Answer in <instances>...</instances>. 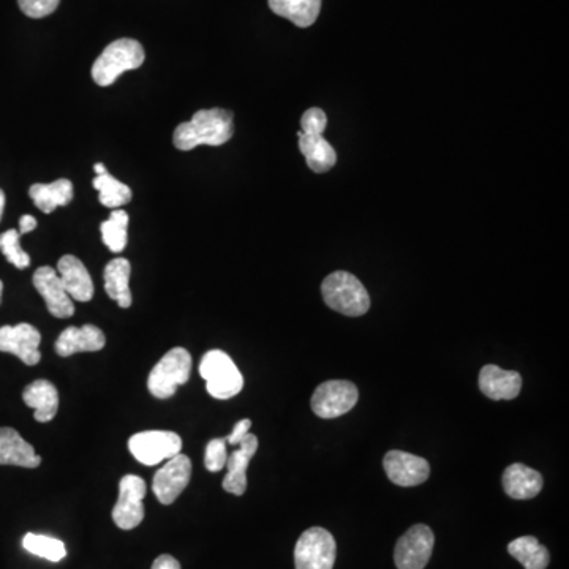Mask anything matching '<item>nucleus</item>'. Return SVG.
I'll use <instances>...</instances> for the list:
<instances>
[{
	"instance_id": "1",
	"label": "nucleus",
	"mask_w": 569,
	"mask_h": 569,
	"mask_svg": "<svg viewBox=\"0 0 569 569\" xmlns=\"http://www.w3.org/2000/svg\"><path fill=\"white\" fill-rule=\"evenodd\" d=\"M234 133L233 114L222 108L200 110L193 114L192 121L176 127L173 143L179 151H193L198 146H222L231 140Z\"/></svg>"
},
{
	"instance_id": "2",
	"label": "nucleus",
	"mask_w": 569,
	"mask_h": 569,
	"mask_svg": "<svg viewBox=\"0 0 569 569\" xmlns=\"http://www.w3.org/2000/svg\"><path fill=\"white\" fill-rule=\"evenodd\" d=\"M326 125L328 117L320 108H310L302 114L299 149L313 173H328L337 163L336 149L323 136Z\"/></svg>"
},
{
	"instance_id": "3",
	"label": "nucleus",
	"mask_w": 569,
	"mask_h": 569,
	"mask_svg": "<svg viewBox=\"0 0 569 569\" xmlns=\"http://www.w3.org/2000/svg\"><path fill=\"white\" fill-rule=\"evenodd\" d=\"M146 53L143 45L133 38H121L103 49L95 64L92 65V80L100 87H108L122 73L136 70L144 64Z\"/></svg>"
},
{
	"instance_id": "4",
	"label": "nucleus",
	"mask_w": 569,
	"mask_h": 569,
	"mask_svg": "<svg viewBox=\"0 0 569 569\" xmlns=\"http://www.w3.org/2000/svg\"><path fill=\"white\" fill-rule=\"evenodd\" d=\"M321 294L328 307L347 317H361L369 312V293L361 280L350 272L337 271L329 274L321 285Z\"/></svg>"
},
{
	"instance_id": "5",
	"label": "nucleus",
	"mask_w": 569,
	"mask_h": 569,
	"mask_svg": "<svg viewBox=\"0 0 569 569\" xmlns=\"http://www.w3.org/2000/svg\"><path fill=\"white\" fill-rule=\"evenodd\" d=\"M200 375L206 381V389L214 399H231L238 396L244 388V377L233 359L222 350H211L203 356Z\"/></svg>"
},
{
	"instance_id": "6",
	"label": "nucleus",
	"mask_w": 569,
	"mask_h": 569,
	"mask_svg": "<svg viewBox=\"0 0 569 569\" xmlns=\"http://www.w3.org/2000/svg\"><path fill=\"white\" fill-rule=\"evenodd\" d=\"M192 372V356L185 348L168 351L151 370L147 378V388L157 399H170L176 394L178 386L185 385Z\"/></svg>"
},
{
	"instance_id": "7",
	"label": "nucleus",
	"mask_w": 569,
	"mask_h": 569,
	"mask_svg": "<svg viewBox=\"0 0 569 569\" xmlns=\"http://www.w3.org/2000/svg\"><path fill=\"white\" fill-rule=\"evenodd\" d=\"M336 539L326 528L312 527L302 533L294 547L296 569H332L336 563Z\"/></svg>"
},
{
	"instance_id": "8",
	"label": "nucleus",
	"mask_w": 569,
	"mask_h": 569,
	"mask_svg": "<svg viewBox=\"0 0 569 569\" xmlns=\"http://www.w3.org/2000/svg\"><path fill=\"white\" fill-rule=\"evenodd\" d=\"M129 449L140 464L154 467L181 453L182 438L170 430H147L130 437Z\"/></svg>"
},
{
	"instance_id": "9",
	"label": "nucleus",
	"mask_w": 569,
	"mask_h": 569,
	"mask_svg": "<svg viewBox=\"0 0 569 569\" xmlns=\"http://www.w3.org/2000/svg\"><path fill=\"white\" fill-rule=\"evenodd\" d=\"M359 391L355 383L329 380L321 383L312 396V410L318 418L334 419L353 410L358 404Z\"/></svg>"
},
{
	"instance_id": "10",
	"label": "nucleus",
	"mask_w": 569,
	"mask_h": 569,
	"mask_svg": "<svg viewBox=\"0 0 569 569\" xmlns=\"http://www.w3.org/2000/svg\"><path fill=\"white\" fill-rule=\"evenodd\" d=\"M434 544L432 528L424 524L415 525L397 541L394 563L399 569H424L432 557Z\"/></svg>"
},
{
	"instance_id": "11",
	"label": "nucleus",
	"mask_w": 569,
	"mask_h": 569,
	"mask_svg": "<svg viewBox=\"0 0 569 569\" xmlns=\"http://www.w3.org/2000/svg\"><path fill=\"white\" fill-rule=\"evenodd\" d=\"M147 487L144 479L127 475L119 483V498L113 509V521L121 530H133L143 522Z\"/></svg>"
},
{
	"instance_id": "12",
	"label": "nucleus",
	"mask_w": 569,
	"mask_h": 569,
	"mask_svg": "<svg viewBox=\"0 0 569 569\" xmlns=\"http://www.w3.org/2000/svg\"><path fill=\"white\" fill-rule=\"evenodd\" d=\"M192 478V462L189 456L179 453L166 460V464L155 473L152 490L162 505H171L189 486Z\"/></svg>"
},
{
	"instance_id": "13",
	"label": "nucleus",
	"mask_w": 569,
	"mask_h": 569,
	"mask_svg": "<svg viewBox=\"0 0 569 569\" xmlns=\"http://www.w3.org/2000/svg\"><path fill=\"white\" fill-rule=\"evenodd\" d=\"M40 342H42L40 332L29 323L0 328V351L12 353L27 366H35L42 359L38 350Z\"/></svg>"
},
{
	"instance_id": "14",
	"label": "nucleus",
	"mask_w": 569,
	"mask_h": 569,
	"mask_svg": "<svg viewBox=\"0 0 569 569\" xmlns=\"http://www.w3.org/2000/svg\"><path fill=\"white\" fill-rule=\"evenodd\" d=\"M34 287L45 299L48 312L56 318H70L75 313V304L62 285L61 277L51 266H42L34 274Z\"/></svg>"
},
{
	"instance_id": "15",
	"label": "nucleus",
	"mask_w": 569,
	"mask_h": 569,
	"mask_svg": "<svg viewBox=\"0 0 569 569\" xmlns=\"http://www.w3.org/2000/svg\"><path fill=\"white\" fill-rule=\"evenodd\" d=\"M383 467L392 483L402 487L419 486L426 483L430 475L426 459L404 451H389L383 459Z\"/></svg>"
},
{
	"instance_id": "16",
	"label": "nucleus",
	"mask_w": 569,
	"mask_h": 569,
	"mask_svg": "<svg viewBox=\"0 0 569 569\" xmlns=\"http://www.w3.org/2000/svg\"><path fill=\"white\" fill-rule=\"evenodd\" d=\"M258 449L257 435L247 434L239 443V449L228 456L227 476L223 478V489L234 495H244L247 490V468Z\"/></svg>"
},
{
	"instance_id": "17",
	"label": "nucleus",
	"mask_w": 569,
	"mask_h": 569,
	"mask_svg": "<svg viewBox=\"0 0 569 569\" xmlns=\"http://www.w3.org/2000/svg\"><path fill=\"white\" fill-rule=\"evenodd\" d=\"M479 389L490 400H513L522 389V377L514 370H503L494 364L479 372Z\"/></svg>"
},
{
	"instance_id": "18",
	"label": "nucleus",
	"mask_w": 569,
	"mask_h": 569,
	"mask_svg": "<svg viewBox=\"0 0 569 569\" xmlns=\"http://www.w3.org/2000/svg\"><path fill=\"white\" fill-rule=\"evenodd\" d=\"M57 274L70 298L80 302H89L94 298V282L80 258L73 255L62 257L57 263Z\"/></svg>"
},
{
	"instance_id": "19",
	"label": "nucleus",
	"mask_w": 569,
	"mask_h": 569,
	"mask_svg": "<svg viewBox=\"0 0 569 569\" xmlns=\"http://www.w3.org/2000/svg\"><path fill=\"white\" fill-rule=\"evenodd\" d=\"M42 457L35 453L34 446L27 443L18 430L0 427V465H16L23 468H37Z\"/></svg>"
},
{
	"instance_id": "20",
	"label": "nucleus",
	"mask_w": 569,
	"mask_h": 569,
	"mask_svg": "<svg viewBox=\"0 0 569 569\" xmlns=\"http://www.w3.org/2000/svg\"><path fill=\"white\" fill-rule=\"evenodd\" d=\"M106 337L102 329L94 325H84L81 328L65 329L56 342L57 355L62 358H68L75 353H83V351H100L105 348Z\"/></svg>"
},
{
	"instance_id": "21",
	"label": "nucleus",
	"mask_w": 569,
	"mask_h": 569,
	"mask_svg": "<svg viewBox=\"0 0 569 569\" xmlns=\"http://www.w3.org/2000/svg\"><path fill=\"white\" fill-rule=\"evenodd\" d=\"M543 476L524 464H513L503 473V489L514 500H530L543 489Z\"/></svg>"
},
{
	"instance_id": "22",
	"label": "nucleus",
	"mask_w": 569,
	"mask_h": 569,
	"mask_svg": "<svg viewBox=\"0 0 569 569\" xmlns=\"http://www.w3.org/2000/svg\"><path fill=\"white\" fill-rule=\"evenodd\" d=\"M24 404L34 408V418L38 423H49L56 418L59 410V392L48 380H35L23 392Z\"/></svg>"
},
{
	"instance_id": "23",
	"label": "nucleus",
	"mask_w": 569,
	"mask_h": 569,
	"mask_svg": "<svg viewBox=\"0 0 569 569\" xmlns=\"http://www.w3.org/2000/svg\"><path fill=\"white\" fill-rule=\"evenodd\" d=\"M130 274H132V264L125 258H114L106 264L105 272H103L106 293L122 309H129L133 302L129 285Z\"/></svg>"
},
{
	"instance_id": "24",
	"label": "nucleus",
	"mask_w": 569,
	"mask_h": 569,
	"mask_svg": "<svg viewBox=\"0 0 569 569\" xmlns=\"http://www.w3.org/2000/svg\"><path fill=\"white\" fill-rule=\"evenodd\" d=\"M29 196L40 211L51 214L54 209L68 206L73 200V184L68 179H57L51 184H34Z\"/></svg>"
},
{
	"instance_id": "25",
	"label": "nucleus",
	"mask_w": 569,
	"mask_h": 569,
	"mask_svg": "<svg viewBox=\"0 0 569 569\" xmlns=\"http://www.w3.org/2000/svg\"><path fill=\"white\" fill-rule=\"evenodd\" d=\"M268 4L276 15L302 29L315 24L321 10V0H268Z\"/></svg>"
},
{
	"instance_id": "26",
	"label": "nucleus",
	"mask_w": 569,
	"mask_h": 569,
	"mask_svg": "<svg viewBox=\"0 0 569 569\" xmlns=\"http://www.w3.org/2000/svg\"><path fill=\"white\" fill-rule=\"evenodd\" d=\"M94 170L97 173V178L94 179L92 184L100 193V203L105 208L119 209L132 200L133 193L129 185H125L124 182L113 178L106 170L105 165L97 163L94 166Z\"/></svg>"
},
{
	"instance_id": "27",
	"label": "nucleus",
	"mask_w": 569,
	"mask_h": 569,
	"mask_svg": "<svg viewBox=\"0 0 569 569\" xmlns=\"http://www.w3.org/2000/svg\"><path fill=\"white\" fill-rule=\"evenodd\" d=\"M509 555L525 569H546L551 562V555L535 536H521L508 544Z\"/></svg>"
},
{
	"instance_id": "28",
	"label": "nucleus",
	"mask_w": 569,
	"mask_h": 569,
	"mask_svg": "<svg viewBox=\"0 0 569 569\" xmlns=\"http://www.w3.org/2000/svg\"><path fill=\"white\" fill-rule=\"evenodd\" d=\"M129 215L122 209L111 212L110 219L100 225L103 244L113 253H121L129 241Z\"/></svg>"
},
{
	"instance_id": "29",
	"label": "nucleus",
	"mask_w": 569,
	"mask_h": 569,
	"mask_svg": "<svg viewBox=\"0 0 569 569\" xmlns=\"http://www.w3.org/2000/svg\"><path fill=\"white\" fill-rule=\"evenodd\" d=\"M23 547L29 554L46 558L49 562L54 563L61 562L62 558H65V555H67V547H65L61 539L51 538V536L46 535L27 533L23 538Z\"/></svg>"
},
{
	"instance_id": "30",
	"label": "nucleus",
	"mask_w": 569,
	"mask_h": 569,
	"mask_svg": "<svg viewBox=\"0 0 569 569\" xmlns=\"http://www.w3.org/2000/svg\"><path fill=\"white\" fill-rule=\"evenodd\" d=\"M19 239H21V234L18 231H5L4 234H0V250L15 268L26 269L31 266V257L24 252Z\"/></svg>"
},
{
	"instance_id": "31",
	"label": "nucleus",
	"mask_w": 569,
	"mask_h": 569,
	"mask_svg": "<svg viewBox=\"0 0 569 569\" xmlns=\"http://www.w3.org/2000/svg\"><path fill=\"white\" fill-rule=\"evenodd\" d=\"M227 460V440L225 438H214V440L209 441L208 446H206V454H204V465L209 472H222L227 465Z\"/></svg>"
},
{
	"instance_id": "32",
	"label": "nucleus",
	"mask_w": 569,
	"mask_h": 569,
	"mask_svg": "<svg viewBox=\"0 0 569 569\" xmlns=\"http://www.w3.org/2000/svg\"><path fill=\"white\" fill-rule=\"evenodd\" d=\"M19 8L29 18H46L56 12L61 0H18Z\"/></svg>"
},
{
	"instance_id": "33",
	"label": "nucleus",
	"mask_w": 569,
	"mask_h": 569,
	"mask_svg": "<svg viewBox=\"0 0 569 569\" xmlns=\"http://www.w3.org/2000/svg\"><path fill=\"white\" fill-rule=\"evenodd\" d=\"M250 427H252V421L250 419H241L236 426L233 427V432H231L227 440V445L239 446L242 440H244L245 435L250 434Z\"/></svg>"
},
{
	"instance_id": "34",
	"label": "nucleus",
	"mask_w": 569,
	"mask_h": 569,
	"mask_svg": "<svg viewBox=\"0 0 569 569\" xmlns=\"http://www.w3.org/2000/svg\"><path fill=\"white\" fill-rule=\"evenodd\" d=\"M151 569H181V563L173 555L163 554L155 558Z\"/></svg>"
},
{
	"instance_id": "35",
	"label": "nucleus",
	"mask_w": 569,
	"mask_h": 569,
	"mask_svg": "<svg viewBox=\"0 0 569 569\" xmlns=\"http://www.w3.org/2000/svg\"><path fill=\"white\" fill-rule=\"evenodd\" d=\"M35 228H37V220H35V217H32V215H23L21 220H19V234L32 233Z\"/></svg>"
},
{
	"instance_id": "36",
	"label": "nucleus",
	"mask_w": 569,
	"mask_h": 569,
	"mask_svg": "<svg viewBox=\"0 0 569 569\" xmlns=\"http://www.w3.org/2000/svg\"><path fill=\"white\" fill-rule=\"evenodd\" d=\"M5 209V193L4 190L0 189V220H2V215H4Z\"/></svg>"
},
{
	"instance_id": "37",
	"label": "nucleus",
	"mask_w": 569,
	"mask_h": 569,
	"mask_svg": "<svg viewBox=\"0 0 569 569\" xmlns=\"http://www.w3.org/2000/svg\"><path fill=\"white\" fill-rule=\"evenodd\" d=\"M2 291H4V283L0 280V299H2Z\"/></svg>"
}]
</instances>
